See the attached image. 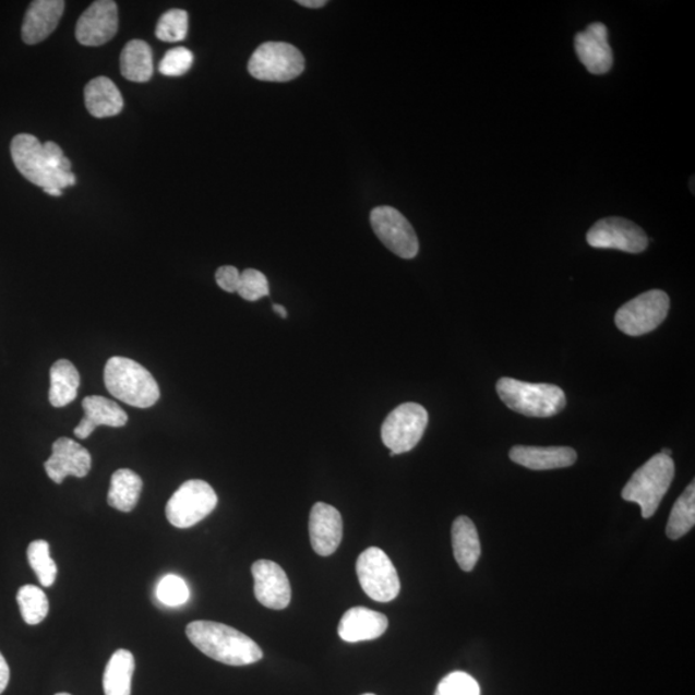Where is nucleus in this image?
<instances>
[{"label": "nucleus", "mask_w": 695, "mask_h": 695, "mask_svg": "<svg viewBox=\"0 0 695 695\" xmlns=\"http://www.w3.org/2000/svg\"><path fill=\"white\" fill-rule=\"evenodd\" d=\"M11 155L14 165L28 182L43 190H63L76 183L73 171H62L63 152L57 143H40L32 134H19L12 140Z\"/></svg>", "instance_id": "1"}, {"label": "nucleus", "mask_w": 695, "mask_h": 695, "mask_svg": "<svg viewBox=\"0 0 695 695\" xmlns=\"http://www.w3.org/2000/svg\"><path fill=\"white\" fill-rule=\"evenodd\" d=\"M189 640L214 661L228 666H248L260 662L263 651L252 637L224 623L195 621L185 627Z\"/></svg>", "instance_id": "2"}, {"label": "nucleus", "mask_w": 695, "mask_h": 695, "mask_svg": "<svg viewBox=\"0 0 695 695\" xmlns=\"http://www.w3.org/2000/svg\"><path fill=\"white\" fill-rule=\"evenodd\" d=\"M105 384L115 398L137 408L153 407L160 398L159 384L139 362L112 357L106 363Z\"/></svg>", "instance_id": "3"}, {"label": "nucleus", "mask_w": 695, "mask_h": 695, "mask_svg": "<svg viewBox=\"0 0 695 695\" xmlns=\"http://www.w3.org/2000/svg\"><path fill=\"white\" fill-rule=\"evenodd\" d=\"M499 397L511 410L528 418H551L567 405L562 388L553 384H535L512 378H501Z\"/></svg>", "instance_id": "4"}, {"label": "nucleus", "mask_w": 695, "mask_h": 695, "mask_svg": "<svg viewBox=\"0 0 695 695\" xmlns=\"http://www.w3.org/2000/svg\"><path fill=\"white\" fill-rule=\"evenodd\" d=\"M673 477L675 464L672 458L657 454L630 478L622 490V499L639 505L643 518H651L670 490Z\"/></svg>", "instance_id": "5"}, {"label": "nucleus", "mask_w": 695, "mask_h": 695, "mask_svg": "<svg viewBox=\"0 0 695 695\" xmlns=\"http://www.w3.org/2000/svg\"><path fill=\"white\" fill-rule=\"evenodd\" d=\"M305 61L302 52L288 43H264L253 53L248 69L250 75L263 82H290L302 75Z\"/></svg>", "instance_id": "6"}, {"label": "nucleus", "mask_w": 695, "mask_h": 695, "mask_svg": "<svg viewBox=\"0 0 695 695\" xmlns=\"http://www.w3.org/2000/svg\"><path fill=\"white\" fill-rule=\"evenodd\" d=\"M218 504L217 493L209 483L192 479L184 482L170 498L165 508L171 526L190 528L209 515Z\"/></svg>", "instance_id": "7"}, {"label": "nucleus", "mask_w": 695, "mask_h": 695, "mask_svg": "<svg viewBox=\"0 0 695 695\" xmlns=\"http://www.w3.org/2000/svg\"><path fill=\"white\" fill-rule=\"evenodd\" d=\"M356 571L358 582L368 597L379 603H390L400 591L396 567L382 549L369 548L358 556Z\"/></svg>", "instance_id": "8"}, {"label": "nucleus", "mask_w": 695, "mask_h": 695, "mask_svg": "<svg viewBox=\"0 0 695 695\" xmlns=\"http://www.w3.org/2000/svg\"><path fill=\"white\" fill-rule=\"evenodd\" d=\"M669 311L668 293L662 290H650L623 304L615 313V325L623 334L642 336L661 325Z\"/></svg>", "instance_id": "9"}, {"label": "nucleus", "mask_w": 695, "mask_h": 695, "mask_svg": "<svg viewBox=\"0 0 695 695\" xmlns=\"http://www.w3.org/2000/svg\"><path fill=\"white\" fill-rule=\"evenodd\" d=\"M429 415L419 404L408 403L394 408L382 427V440L391 453L399 455L418 446L426 433Z\"/></svg>", "instance_id": "10"}, {"label": "nucleus", "mask_w": 695, "mask_h": 695, "mask_svg": "<svg viewBox=\"0 0 695 695\" xmlns=\"http://www.w3.org/2000/svg\"><path fill=\"white\" fill-rule=\"evenodd\" d=\"M371 227L379 240L384 243L392 253L412 260L419 253V239L417 232L405 215L392 206H379L371 212Z\"/></svg>", "instance_id": "11"}, {"label": "nucleus", "mask_w": 695, "mask_h": 695, "mask_svg": "<svg viewBox=\"0 0 695 695\" xmlns=\"http://www.w3.org/2000/svg\"><path fill=\"white\" fill-rule=\"evenodd\" d=\"M586 240L592 248L615 249L630 254L643 253L649 243L643 228L620 217L598 220L587 232Z\"/></svg>", "instance_id": "12"}, {"label": "nucleus", "mask_w": 695, "mask_h": 695, "mask_svg": "<svg viewBox=\"0 0 695 695\" xmlns=\"http://www.w3.org/2000/svg\"><path fill=\"white\" fill-rule=\"evenodd\" d=\"M119 28L118 5L112 0H98L85 11L76 24V39L85 47H99L110 41Z\"/></svg>", "instance_id": "13"}, {"label": "nucleus", "mask_w": 695, "mask_h": 695, "mask_svg": "<svg viewBox=\"0 0 695 695\" xmlns=\"http://www.w3.org/2000/svg\"><path fill=\"white\" fill-rule=\"evenodd\" d=\"M254 594L260 603L266 608L281 611L291 601V586L288 575L275 562L257 561L253 564Z\"/></svg>", "instance_id": "14"}, {"label": "nucleus", "mask_w": 695, "mask_h": 695, "mask_svg": "<svg viewBox=\"0 0 695 695\" xmlns=\"http://www.w3.org/2000/svg\"><path fill=\"white\" fill-rule=\"evenodd\" d=\"M49 478L57 484L70 476L84 478L89 475L92 457L82 444L62 436L52 446V456L45 463Z\"/></svg>", "instance_id": "15"}, {"label": "nucleus", "mask_w": 695, "mask_h": 695, "mask_svg": "<svg viewBox=\"0 0 695 695\" xmlns=\"http://www.w3.org/2000/svg\"><path fill=\"white\" fill-rule=\"evenodd\" d=\"M575 49L579 61L594 75L607 74L613 67V52L608 41L604 24L594 23L575 37Z\"/></svg>", "instance_id": "16"}, {"label": "nucleus", "mask_w": 695, "mask_h": 695, "mask_svg": "<svg viewBox=\"0 0 695 695\" xmlns=\"http://www.w3.org/2000/svg\"><path fill=\"white\" fill-rule=\"evenodd\" d=\"M310 537L314 553L333 555L343 539V518L338 508L325 503L314 504L310 515Z\"/></svg>", "instance_id": "17"}, {"label": "nucleus", "mask_w": 695, "mask_h": 695, "mask_svg": "<svg viewBox=\"0 0 695 695\" xmlns=\"http://www.w3.org/2000/svg\"><path fill=\"white\" fill-rule=\"evenodd\" d=\"M388 625L385 614L364 607H354L344 613L338 634L348 643L375 640L386 632Z\"/></svg>", "instance_id": "18"}, {"label": "nucleus", "mask_w": 695, "mask_h": 695, "mask_svg": "<svg viewBox=\"0 0 695 695\" xmlns=\"http://www.w3.org/2000/svg\"><path fill=\"white\" fill-rule=\"evenodd\" d=\"M84 418L74 434L79 440L88 439L98 427L121 428L128 422V415L117 403L101 396H89L83 400Z\"/></svg>", "instance_id": "19"}, {"label": "nucleus", "mask_w": 695, "mask_h": 695, "mask_svg": "<svg viewBox=\"0 0 695 695\" xmlns=\"http://www.w3.org/2000/svg\"><path fill=\"white\" fill-rule=\"evenodd\" d=\"M64 11L62 0H37L26 12L23 40L28 46L38 45L51 35L59 25Z\"/></svg>", "instance_id": "20"}, {"label": "nucleus", "mask_w": 695, "mask_h": 695, "mask_svg": "<svg viewBox=\"0 0 695 695\" xmlns=\"http://www.w3.org/2000/svg\"><path fill=\"white\" fill-rule=\"evenodd\" d=\"M508 456L513 463L531 470L568 468L577 462V453L571 447L515 446Z\"/></svg>", "instance_id": "21"}, {"label": "nucleus", "mask_w": 695, "mask_h": 695, "mask_svg": "<svg viewBox=\"0 0 695 695\" xmlns=\"http://www.w3.org/2000/svg\"><path fill=\"white\" fill-rule=\"evenodd\" d=\"M84 98L89 113L97 119L117 117L124 107L119 88L106 76L92 79L84 89Z\"/></svg>", "instance_id": "22"}, {"label": "nucleus", "mask_w": 695, "mask_h": 695, "mask_svg": "<svg viewBox=\"0 0 695 695\" xmlns=\"http://www.w3.org/2000/svg\"><path fill=\"white\" fill-rule=\"evenodd\" d=\"M453 549L458 567L465 572L476 568L481 556V541L475 523L465 515L454 522Z\"/></svg>", "instance_id": "23"}, {"label": "nucleus", "mask_w": 695, "mask_h": 695, "mask_svg": "<svg viewBox=\"0 0 695 695\" xmlns=\"http://www.w3.org/2000/svg\"><path fill=\"white\" fill-rule=\"evenodd\" d=\"M120 71L134 83H146L153 77V52L146 41L134 39L128 43L121 52Z\"/></svg>", "instance_id": "24"}, {"label": "nucleus", "mask_w": 695, "mask_h": 695, "mask_svg": "<svg viewBox=\"0 0 695 695\" xmlns=\"http://www.w3.org/2000/svg\"><path fill=\"white\" fill-rule=\"evenodd\" d=\"M142 479L131 469H119L111 477L107 503L119 512L131 513L139 504Z\"/></svg>", "instance_id": "25"}, {"label": "nucleus", "mask_w": 695, "mask_h": 695, "mask_svg": "<svg viewBox=\"0 0 695 695\" xmlns=\"http://www.w3.org/2000/svg\"><path fill=\"white\" fill-rule=\"evenodd\" d=\"M135 661L132 651H115L104 673L105 695H131Z\"/></svg>", "instance_id": "26"}, {"label": "nucleus", "mask_w": 695, "mask_h": 695, "mask_svg": "<svg viewBox=\"0 0 695 695\" xmlns=\"http://www.w3.org/2000/svg\"><path fill=\"white\" fill-rule=\"evenodd\" d=\"M51 388H49V403L56 408H61L73 403L77 396L81 375L73 363L60 360L53 363L51 372Z\"/></svg>", "instance_id": "27"}, {"label": "nucleus", "mask_w": 695, "mask_h": 695, "mask_svg": "<svg viewBox=\"0 0 695 695\" xmlns=\"http://www.w3.org/2000/svg\"><path fill=\"white\" fill-rule=\"evenodd\" d=\"M695 525V484L692 482L686 487L672 507L666 535L671 540L682 539L691 532Z\"/></svg>", "instance_id": "28"}, {"label": "nucleus", "mask_w": 695, "mask_h": 695, "mask_svg": "<svg viewBox=\"0 0 695 695\" xmlns=\"http://www.w3.org/2000/svg\"><path fill=\"white\" fill-rule=\"evenodd\" d=\"M21 615L27 625H39L49 612V601L45 591L38 586L25 585L17 592Z\"/></svg>", "instance_id": "29"}, {"label": "nucleus", "mask_w": 695, "mask_h": 695, "mask_svg": "<svg viewBox=\"0 0 695 695\" xmlns=\"http://www.w3.org/2000/svg\"><path fill=\"white\" fill-rule=\"evenodd\" d=\"M27 559L40 585L51 587L57 577V564L49 554V543L45 540L33 541L27 548Z\"/></svg>", "instance_id": "30"}, {"label": "nucleus", "mask_w": 695, "mask_h": 695, "mask_svg": "<svg viewBox=\"0 0 695 695\" xmlns=\"http://www.w3.org/2000/svg\"><path fill=\"white\" fill-rule=\"evenodd\" d=\"M189 14L183 10L164 13L156 26V37L163 41L176 43L188 37Z\"/></svg>", "instance_id": "31"}, {"label": "nucleus", "mask_w": 695, "mask_h": 695, "mask_svg": "<svg viewBox=\"0 0 695 695\" xmlns=\"http://www.w3.org/2000/svg\"><path fill=\"white\" fill-rule=\"evenodd\" d=\"M156 597L167 607H179L188 603L190 590L184 579L176 575H167L157 585Z\"/></svg>", "instance_id": "32"}, {"label": "nucleus", "mask_w": 695, "mask_h": 695, "mask_svg": "<svg viewBox=\"0 0 695 695\" xmlns=\"http://www.w3.org/2000/svg\"><path fill=\"white\" fill-rule=\"evenodd\" d=\"M238 293L248 302H256L269 293V285L266 276L256 269H245L240 275Z\"/></svg>", "instance_id": "33"}, {"label": "nucleus", "mask_w": 695, "mask_h": 695, "mask_svg": "<svg viewBox=\"0 0 695 695\" xmlns=\"http://www.w3.org/2000/svg\"><path fill=\"white\" fill-rule=\"evenodd\" d=\"M435 695H481V687L468 673L456 671L441 680Z\"/></svg>", "instance_id": "34"}, {"label": "nucleus", "mask_w": 695, "mask_h": 695, "mask_svg": "<svg viewBox=\"0 0 695 695\" xmlns=\"http://www.w3.org/2000/svg\"><path fill=\"white\" fill-rule=\"evenodd\" d=\"M193 55L190 49L177 47L170 49L160 62V73L165 76H182L191 69Z\"/></svg>", "instance_id": "35"}, {"label": "nucleus", "mask_w": 695, "mask_h": 695, "mask_svg": "<svg viewBox=\"0 0 695 695\" xmlns=\"http://www.w3.org/2000/svg\"><path fill=\"white\" fill-rule=\"evenodd\" d=\"M240 272L233 266H224L218 268L215 279L220 289L227 292H238L240 284Z\"/></svg>", "instance_id": "36"}, {"label": "nucleus", "mask_w": 695, "mask_h": 695, "mask_svg": "<svg viewBox=\"0 0 695 695\" xmlns=\"http://www.w3.org/2000/svg\"><path fill=\"white\" fill-rule=\"evenodd\" d=\"M10 683V668L5 658L0 654V694L5 691L7 685Z\"/></svg>", "instance_id": "37"}, {"label": "nucleus", "mask_w": 695, "mask_h": 695, "mask_svg": "<svg viewBox=\"0 0 695 695\" xmlns=\"http://www.w3.org/2000/svg\"><path fill=\"white\" fill-rule=\"evenodd\" d=\"M298 4L307 7V9H321L326 4V0H298Z\"/></svg>", "instance_id": "38"}, {"label": "nucleus", "mask_w": 695, "mask_h": 695, "mask_svg": "<svg viewBox=\"0 0 695 695\" xmlns=\"http://www.w3.org/2000/svg\"><path fill=\"white\" fill-rule=\"evenodd\" d=\"M272 310H274L281 319L288 317V311H286V308L281 304H274V307H272Z\"/></svg>", "instance_id": "39"}, {"label": "nucleus", "mask_w": 695, "mask_h": 695, "mask_svg": "<svg viewBox=\"0 0 695 695\" xmlns=\"http://www.w3.org/2000/svg\"><path fill=\"white\" fill-rule=\"evenodd\" d=\"M46 193H48V195L51 196H61L62 195V191L61 190H57V189H48L45 190Z\"/></svg>", "instance_id": "40"}, {"label": "nucleus", "mask_w": 695, "mask_h": 695, "mask_svg": "<svg viewBox=\"0 0 695 695\" xmlns=\"http://www.w3.org/2000/svg\"><path fill=\"white\" fill-rule=\"evenodd\" d=\"M55 695H71V694H69V693H57Z\"/></svg>", "instance_id": "41"}, {"label": "nucleus", "mask_w": 695, "mask_h": 695, "mask_svg": "<svg viewBox=\"0 0 695 695\" xmlns=\"http://www.w3.org/2000/svg\"><path fill=\"white\" fill-rule=\"evenodd\" d=\"M363 695H375V694H363Z\"/></svg>", "instance_id": "42"}]
</instances>
